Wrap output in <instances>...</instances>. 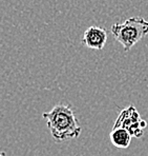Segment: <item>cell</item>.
<instances>
[{
    "mask_svg": "<svg viewBox=\"0 0 148 156\" xmlns=\"http://www.w3.org/2000/svg\"><path fill=\"white\" fill-rule=\"evenodd\" d=\"M146 127V121L141 118L138 110L133 105L122 110L113 125V128L126 129L136 138H141L144 135V129Z\"/></svg>",
    "mask_w": 148,
    "mask_h": 156,
    "instance_id": "3957f363",
    "label": "cell"
},
{
    "mask_svg": "<svg viewBox=\"0 0 148 156\" xmlns=\"http://www.w3.org/2000/svg\"><path fill=\"white\" fill-rule=\"evenodd\" d=\"M47 128L56 141L61 143L77 138L81 134V127L70 105L65 102L57 104L51 111L43 113Z\"/></svg>",
    "mask_w": 148,
    "mask_h": 156,
    "instance_id": "6da1fadb",
    "label": "cell"
},
{
    "mask_svg": "<svg viewBox=\"0 0 148 156\" xmlns=\"http://www.w3.org/2000/svg\"><path fill=\"white\" fill-rule=\"evenodd\" d=\"M113 38L123 45L125 52H129L139 41L148 34V21L143 17H130L122 23L111 27Z\"/></svg>",
    "mask_w": 148,
    "mask_h": 156,
    "instance_id": "7a4b0ae2",
    "label": "cell"
},
{
    "mask_svg": "<svg viewBox=\"0 0 148 156\" xmlns=\"http://www.w3.org/2000/svg\"><path fill=\"white\" fill-rule=\"evenodd\" d=\"M107 41V33L100 27H89L83 34L82 44L92 50H102Z\"/></svg>",
    "mask_w": 148,
    "mask_h": 156,
    "instance_id": "277c9868",
    "label": "cell"
},
{
    "mask_svg": "<svg viewBox=\"0 0 148 156\" xmlns=\"http://www.w3.org/2000/svg\"><path fill=\"white\" fill-rule=\"evenodd\" d=\"M131 134L124 128H113L109 134V138L113 144L117 148L126 149L131 143Z\"/></svg>",
    "mask_w": 148,
    "mask_h": 156,
    "instance_id": "5b68a950",
    "label": "cell"
}]
</instances>
